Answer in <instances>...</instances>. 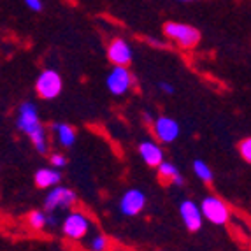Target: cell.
Segmentation results:
<instances>
[{"label": "cell", "instance_id": "1", "mask_svg": "<svg viewBox=\"0 0 251 251\" xmlns=\"http://www.w3.org/2000/svg\"><path fill=\"white\" fill-rule=\"evenodd\" d=\"M16 126L20 132L28 135L30 143L34 144V148L41 155H46L48 151H50L46 128H44L41 118H39V109L34 102L26 100L20 105L18 118H16Z\"/></svg>", "mask_w": 251, "mask_h": 251}, {"label": "cell", "instance_id": "2", "mask_svg": "<svg viewBox=\"0 0 251 251\" xmlns=\"http://www.w3.org/2000/svg\"><path fill=\"white\" fill-rule=\"evenodd\" d=\"M163 32L171 41H174L177 46L184 48V50L195 48L202 37L199 28L188 25V23H179V21H167L163 25Z\"/></svg>", "mask_w": 251, "mask_h": 251}, {"label": "cell", "instance_id": "3", "mask_svg": "<svg viewBox=\"0 0 251 251\" xmlns=\"http://www.w3.org/2000/svg\"><path fill=\"white\" fill-rule=\"evenodd\" d=\"M63 90V81L62 75L53 69H46L39 74L37 81H35V92L41 97L42 100H53L62 93Z\"/></svg>", "mask_w": 251, "mask_h": 251}, {"label": "cell", "instance_id": "4", "mask_svg": "<svg viewBox=\"0 0 251 251\" xmlns=\"http://www.w3.org/2000/svg\"><path fill=\"white\" fill-rule=\"evenodd\" d=\"M77 195L74 190L67 188V186H54L50 188L46 199H44V211L46 213H56V211H65L75 204Z\"/></svg>", "mask_w": 251, "mask_h": 251}, {"label": "cell", "instance_id": "5", "mask_svg": "<svg viewBox=\"0 0 251 251\" xmlns=\"http://www.w3.org/2000/svg\"><path fill=\"white\" fill-rule=\"evenodd\" d=\"M92 228V220L81 211H72L65 216L62 223V232L65 237L72 239V241H81L86 237V234Z\"/></svg>", "mask_w": 251, "mask_h": 251}, {"label": "cell", "instance_id": "6", "mask_svg": "<svg viewBox=\"0 0 251 251\" xmlns=\"http://www.w3.org/2000/svg\"><path fill=\"white\" fill-rule=\"evenodd\" d=\"M202 214L207 222H211L213 225H225L230 218V209L228 205L222 201V199L214 197V195H207L202 199L201 202Z\"/></svg>", "mask_w": 251, "mask_h": 251}, {"label": "cell", "instance_id": "7", "mask_svg": "<svg viewBox=\"0 0 251 251\" xmlns=\"http://www.w3.org/2000/svg\"><path fill=\"white\" fill-rule=\"evenodd\" d=\"M132 84H134V75L128 71V67H123V65H114L105 79L107 90L116 97L125 95Z\"/></svg>", "mask_w": 251, "mask_h": 251}, {"label": "cell", "instance_id": "8", "mask_svg": "<svg viewBox=\"0 0 251 251\" xmlns=\"http://www.w3.org/2000/svg\"><path fill=\"white\" fill-rule=\"evenodd\" d=\"M146 207V195L143 190L130 188L120 199V211L125 216H137Z\"/></svg>", "mask_w": 251, "mask_h": 251}, {"label": "cell", "instance_id": "9", "mask_svg": "<svg viewBox=\"0 0 251 251\" xmlns=\"http://www.w3.org/2000/svg\"><path fill=\"white\" fill-rule=\"evenodd\" d=\"M179 214L183 220L184 226L190 232H199L202 228V222H204V214H202L201 205L193 201H183L179 204Z\"/></svg>", "mask_w": 251, "mask_h": 251}, {"label": "cell", "instance_id": "10", "mask_svg": "<svg viewBox=\"0 0 251 251\" xmlns=\"http://www.w3.org/2000/svg\"><path fill=\"white\" fill-rule=\"evenodd\" d=\"M153 132H155L156 139L163 144H171L174 143L181 134L179 123L176 120H172L169 116H160L153 123Z\"/></svg>", "mask_w": 251, "mask_h": 251}, {"label": "cell", "instance_id": "11", "mask_svg": "<svg viewBox=\"0 0 251 251\" xmlns=\"http://www.w3.org/2000/svg\"><path fill=\"white\" fill-rule=\"evenodd\" d=\"M134 51L130 48V44L125 39H114L107 48V58L113 65H123L128 67V63L132 62Z\"/></svg>", "mask_w": 251, "mask_h": 251}, {"label": "cell", "instance_id": "12", "mask_svg": "<svg viewBox=\"0 0 251 251\" xmlns=\"http://www.w3.org/2000/svg\"><path fill=\"white\" fill-rule=\"evenodd\" d=\"M139 155L143 158V162L150 167H158L163 162V151L155 141H143L137 148Z\"/></svg>", "mask_w": 251, "mask_h": 251}, {"label": "cell", "instance_id": "13", "mask_svg": "<svg viewBox=\"0 0 251 251\" xmlns=\"http://www.w3.org/2000/svg\"><path fill=\"white\" fill-rule=\"evenodd\" d=\"M34 181L37 184V188H54L62 181V174H60V171H56V167H42L35 172Z\"/></svg>", "mask_w": 251, "mask_h": 251}, {"label": "cell", "instance_id": "14", "mask_svg": "<svg viewBox=\"0 0 251 251\" xmlns=\"http://www.w3.org/2000/svg\"><path fill=\"white\" fill-rule=\"evenodd\" d=\"M53 132L54 135H56V139H58V143L62 144L63 148H71L74 146L75 143V137H77V134H75V128L72 125H69V123H54L53 126Z\"/></svg>", "mask_w": 251, "mask_h": 251}, {"label": "cell", "instance_id": "15", "mask_svg": "<svg viewBox=\"0 0 251 251\" xmlns=\"http://www.w3.org/2000/svg\"><path fill=\"white\" fill-rule=\"evenodd\" d=\"M156 169H158V176L162 177L163 181H169V183L174 184V186H183L184 184V177L181 176L177 167L172 162L163 160Z\"/></svg>", "mask_w": 251, "mask_h": 251}, {"label": "cell", "instance_id": "16", "mask_svg": "<svg viewBox=\"0 0 251 251\" xmlns=\"http://www.w3.org/2000/svg\"><path fill=\"white\" fill-rule=\"evenodd\" d=\"M192 167H193V172H195V176H197L201 181H204V183H211V181H213V177H214L213 171H211V167L204 162V160H201V158L193 160Z\"/></svg>", "mask_w": 251, "mask_h": 251}, {"label": "cell", "instance_id": "17", "mask_svg": "<svg viewBox=\"0 0 251 251\" xmlns=\"http://www.w3.org/2000/svg\"><path fill=\"white\" fill-rule=\"evenodd\" d=\"M28 225L34 230H42L44 226H48V213H44V211H32L28 214Z\"/></svg>", "mask_w": 251, "mask_h": 251}, {"label": "cell", "instance_id": "18", "mask_svg": "<svg viewBox=\"0 0 251 251\" xmlns=\"http://www.w3.org/2000/svg\"><path fill=\"white\" fill-rule=\"evenodd\" d=\"M239 153H241L244 162L251 163V137L243 139V141L239 143Z\"/></svg>", "mask_w": 251, "mask_h": 251}, {"label": "cell", "instance_id": "19", "mask_svg": "<svg viewBox=\"0 0 251 251\" xmlns=\"http://www.w3.org/2000/svg\"><path fill=\"white\" fill-rule=\"evenodd\" d=\"M90 250L92 251H105L107 250V239H105V235L97 234L95 237L92 239V243H90Z\"/></svg>", "mask_w": 251, "mask_h": 251}, {"label": "cell", "instance_id": "20", "mask_svg": "<svg viewBox=\"0 0 251 251\" xmlns=\"http://www.w3.org/2000/svg\"><path fill=\"white\" fill-rule=\"evenodd\" d=\"M51 165L53 167H56V169H62V167H65L67 165V158L63 155H60V153H54V155H51Z\"/></svg>", "mask_w": 251, "mask_h": 251}, {"label": "cell", "instance_id": "21", "mask_svg": "<svg viewBox=\"0 0 251 251\" xmlns=\"http://www.w3.org/2000/svg\"><path fill=\"white\" fill-rule=\"evenodd\" d=\"M25 5L30 11H34V13L42 11V0H25Z\"/></svg>", "mask_w": 251, "mask_h": 251}, {"label": "cell", "instance_id": "22", "mask_svg": "<svg viewBox=\"0 0 251 251\" xmlns=\"http://www.w3.org/2000/svg\"><path fill=\"white\" fill-rule=\"evenodd\" d=\"M158 86H160V90H162L163 93H167V95H174V92H176V90H174V86H172L171 83H165V81H162Z\"/></svg>", "mask_w": 251, "mask_h": 251}, {"label": "cell", "instance_id": "23", "mask_svg": "<svg viewBox=\"0 0 251 251\" xmlns=\"http://www.w3.org/2000/svg\"><path fill=\"white\" fill-rule=\"evenodd\" d=\"M179 2H193V0H179Z\"/></svg>", "mask_w": 251, "mask_h": 251}]
</instances>
